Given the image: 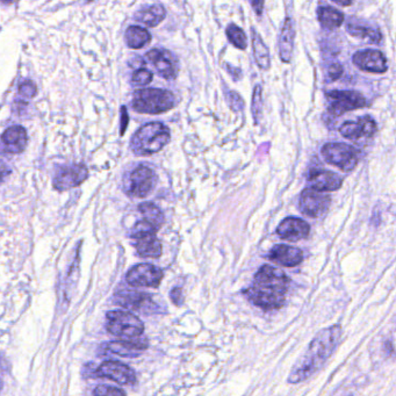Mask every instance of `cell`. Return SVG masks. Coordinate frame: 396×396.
Instances as JSON below:
<instances>
[{
    "label": "cell",
    "mask_w": 396,
    "mask_h": 396,
    "mask_svg": "<svg viewBox=\"0 0 396 396\" xmlns=\"http://www.w3.org/2000/svg\"><path fill=\"white\" fill-rule=\"evenodd\" d=\"M342 338V327L338 324L321 330L309 344L306 354L294 364L288 382L299 384L317 373L335 352Z\"/></svg>",
    "instance_id": "obj_1"
},
{
    "label": "cell",
    "mask_w": 396,
    "mask_h": 396,
    "mask_svg": "<svg viewBox=\"0 0 396 396\" xmlns=\"http://www.w3.org/2000/svg\"><path fill=\"white\" fill-rule=\"evenodd\" d=\"M290 280L277 267L264 265L256 273L255 279L245 295L249 300L264 310H275L285 305Z\"/></svg>",
    "instance_id": "obj_2"
},
{
    "label": "cell",
    "mask_w": 396,
    "mask_h": 396,
    "mask_svg": "<svg viewBox=\"0 0 396 396\" xmlns=\"http://www.w3.org/2000/svg\"><path fill=\"white\" fill-rule=\"evenodd\" d=\"M170 138L171 134L168 127L160 122H151L134 134L130 148L138 156H149L160 151L170 142Z\"/></svg>",
    "instance_id": "obj_3"
},
{
    "label": "cell",
    "mask_w": 396,
    "mask_h": 396,
    "mask_svg": "<svg viewBox=\"0 0 396 396\" xmlns=\"http://www.w3.org/2000/svg\"><path fill=\"white\" fill-rule=\"evenodd\" d=\"M175 95L168 90L142 88L134 92L133 108L138 113L160 114L175 107Z\"/></svg>",
    "instance_id": "obj_4"
},
{
    "label": "cell",
    "mask_w": 396,
    "mask_h": 396,
    "mask_svg": "<svg viewBox=\"0 0 396 396\" xmlns=\"http://www.w3.org/2000/svg\"><path fill=\"white\" fill-rule=\"evenodd\" d=\"M107 330L113 336L123 341L141 337L145 324L133 312L125 310H112L107 312Z\"/></svg>",
    "instance_id": "obj_5"
},
{
    "label": "cell",
    "mask_w": 396,
    "mask_h": 396,
    "mask_svg": "<svg viewBox=\"0 0 396 396\" xmlns=\"http://www.w3.org/2000/svg\"><path fill=\"white\" fill-rule=\"evenodd\" d=\"M321 153L327 164H332L344 172L352 171L359 162L358 150L347 143H327L323 145Z\"/></svg>",
    "instance_id": "obj_6"
},
{
    "label": "cell",
    "mask_w": 396,
    "mask_h": 396,
    "mask_svg": "<svg viewBox=\"0 0 396 396\" xmlns=\"http://www.w3.org/2000/svg\"><path fill=\"white\" fill-rule=\"evenodd\" d=\"M325 97L329 103L327 112L335 116H341L354 110H360L369 105L365 97L356 91H329Z\"/></svg>",
    "instance_id": "obj_7"
},
{
    "label": "cell",
    "mask_w": 396,
    "mask_h": 396,
    "mask_svg": "<svg viewBox=\"0 0 396 396\" xmlns=\"http://www.w3.org/2000/svg\"><path fill=\"white\" fill-rule=\"evenodd\" d=\"M156 184L157 175L153 170L148 166H138L127 178L125 190L135 198H145L153 192Z\"/></svg>",
    "instance_id": "obj_8"
},
{
    "label": "cell",
    "mask_w": 396,
    "mask_h": 396,
    "mask_svg": "<svg viewBox=\"0 0 396 396\" xmlns=\"http://www.w3.org/2000/svg\"><path fill=\"white\" fill-rule=\"evenodd\" d=\"M330 206L332 198L329 195H323L312 188L304 190L299 200V208L301 210V213L314 219L325 215Z\"/></svg>",
    "instance_id": "obj_9"
},
{
    "label": "cell",
    "mask_w": 396,
    "mask_h": 396,
    "mask_svg": "<svg viewBox=\"0 0 396 396\" xmlns=\"http://www.w3.org/2000/svg\"><path fill=\"white\" fill-rule=\"evenodd\" d=\"M163 271L151 264H138L130 269L126 280L133 287H158L163 280Z\"/></svg>",
    "instance_id": "obj_10"
},
{
    "label": "cell",
    "mask_w": 396,
    "mask_h": 396,
    "mask_svg": "<svg viewBox=\"0 0 396 396\" xmlns=\"http://www.w3.org/2000/svg\"><path fill=\"white\" fill-rule=\"evenodd\" d=\"M145 60L153 64L156 73L165 79H173L177 77L180 65L175 53L166 49L150 50L145 55Z\"/></svg>",
    "instance_id": "obj_11"
},
{
    "label": "cell",
    "mask_w": 396,
    "mask_h": 396,
    "mask_svg": "<svg viewBox=\"0 0 396 396\" xmlns=\"http://www.w3.org/2000/svg\"><path fill=\"white\" fill-rule=\"evenodd\" d=\"M88 175V168L82 164L61 166L53 178V186L58 190H69L85 182Z\"/></svg>",
    "instance_id": "obj_12"
},
{
    "label": "cell",
    "mask_w": 396,
    "mask_h": 396,
    "mask_svg": "<svg viewBox=\"0 0 396 396\" xmlns=\"http://www.w3.org/2000/svg\"><path fill=\"white\" fill-rule=\"evenodd\" d=\"M97 375L114 381L119 385L132 386L136 382V374L134 370L129 366L114 360L103 362L97 370Z\"/></svg>",
    "instance_id": "obj_13"
},
{
    "label": "cell",
    "mask_w": 396,
    "mask_h": 396,
    "mask_svg": "<svg viewBox=\"0 0 396 396\" xmlns=\"http://www.w3.org/2000/svg\"><path fill=\"white\" fill-rule=\"evenodd\" d=\"M378 126L373 119L365 115L359 118L357 121H347L343 123L339 132L344 138L351 141H359L362 138H370L377 133Z\"/></svg>",
    "instance_id": "obj_14"
},
{
    "label": "cell",
    "mask_w": 396,
    "mask_h": 396,
    "mask_svg": "<svg viewBox=\"0 0 396 396\" xmlns=\"http://www.w3.org/2000/svg\"><path fill=\"white\" fill-rule=\"evenodd\" d=\"M354 65L366 73H385L388 69L387 60L384 53L375 49L357 51L354 55Z\"/></svg>",
    "instance_id": "obj_15"
},
{
    "label": "cell",
    "mask_w": 396,
    "mask_h": 396,
    "mask_svg": "<svg viewBox=\"0 0 396 396\" xmlns=\"http://www.w3.org/2000/svg\"><path fill=\"white\" fill-rule=\"evenodd\" d=\"M309 232L310 227L308 223L299 217L294 216L286 217L277 228V235L282 240L290 242L304 240L308 236Z\"/></svg>",
    "instance_id": "obj_16"
},
{
    "label": "cell",
    "mask_w": 396,
    "mask_h": 396,
    "mask_svg": "<svg viewBox=\"0 0 396 396\" xmlns=\"http://www.w3.org/2000/svg\"><path fill=\"white\" fill-rule=\"evenodd\" d=\"M308 183L312 190L317 192H334L342 187L343 180L337 173L327 170H312L309 173Z\"/></svg>",
    "instance_id": "obj_17"
},
{
    "label": "cell",
    "mask_w": 396,
    "mask_h": 396,
    "mask_svg": "<svg viewBox=\"0 0 396 396\" xmlns=\"http://www.w3.org/2000/svg\"><path fill=\"white\" fill-rule=\"evenodd\" d=\"M148 347V341L145 337L132 339V341H120L110 342L103 345V350L110 354H118L121 357L135 358L141 354L142 351Z\"/></svg>",
    "instance_id": "obj_18"
},
{
    "label": "cell",
    "mask_w": 396,
    "mask_h": 396,
    "mask_svg": "<svg viewBox=\"0 0 396 396\" xmlns=\"http://www.w3.org/2000/svg\"><path fill=\"white\" fill-rule=\"evenodd\" d=\"M269 259L271 262L279 264L282 267H294L302 263L304 253L300 249L285 245V244H278L271 249Z\"/></svg>",
    "instance_id": "obj_19"
},
{
    "label": "cell",
    "mask_w": 396,
    "mask_h": 396,
    "mask_svg": "<svg viewBox=\"0 0 396 396\" xmlns=\"http://www.w3.org/2000/svg\"><path fill=\"white\" fill-rule=\"evenodd\" d=\"M115 305L121 306L132 310H145L153 306V299L148 294L135 290H122L115 294Z\"/></svg>",
    "instance_id": "obj_20"
},
{
    "label": "cell",
    "mask_w": 396,
    "mask_h": 396,
    "mask_svg": "<svg viewBox=\"0 0 396 396\" xmlns=\"http://www.w3.org/2000/svg\"><path fill=\"white\" fill-rule=\"evenodd\" d=\"M135 240V248L138 255L145 258H160L163 252L162 244L157 238L156 234H132Z\"/></svg>",
    "instance_id": "obj_21"
},
{
    "label": "cell",
    "mask_w": 396,
    "mask_h": 396,
    "mask_svg": "<svg viewBox=\"0 0 396 396\" xmlns=\"http://www.w3.org/2000/svg\"><path fill=\"white\" fill-rule=\"evenodd\" d=\"M1 142L4 145V149L8 153H20L26 149L27 132L25 128L20 126H13L5 130V133L1 136Z\"/></svg>",
    "instance_id": "obj_22"
},
{
    "label": "cell",
    "mask_w": 396,
    "mask_h": 396,
    "mask_svg": "<svg viewBox=\"0 0 396 396\" xmlns=\"http://www.w3.org/2000/svg\"><path fill=\"white\" fill-rule=\"evenodd\" d=\"M294 40H295V25L293 20L287 18L282 27L279 38V55L284 63H290L293 56Z\"/></svg>",
    "instance_id": "obj_23"
},
{
    "label": "cell",
    "mask_w": 396,
    "mask_h": 396,
    "mask_svg": "<svg viewBox=\"0 0 396 396\" xmlns=\"http://www.w3.org/2000/svg\"><path fill=\"white\" fill-rule=\"evenodd\" d=\"M251 35L252 49H253V53H255L257 65L262 70L270 69V50L267 48V45L264 43L263 38H260V35L256 32L255 28H252Z\"/></svg>",
    "instance_id": "obj_24"
},
{
    "label": "cell",
    "mask_w": 396,
    "mask_h": 396,
    "mask_svg": "<svg viewBox=\"0 0 396 396\" xmlns=\"http://www.w3.org/2000/svg\"><path fill=\"white\" fill-rule=\"evenodd\" d=\"M317 18H319L321 26L327 31H335L344 23V14L342 12L337 11L335 8H327V6L317 10Z\"/></svg>",
    "instance_id": "obj_25"
},
{
    "label": "cell",
    "mask_w": 396,
    "mask_h": 396,
    "mask_svg": "<svg viewBox=\"0 0 396 396\" xmlns=\"http://www.w3.org/2000/svg\"><path fill=\"white\" fill-rule=\"evenodd\" d=\"M166 16V11L160 5H153L150 8H143L135 14V20L145 23V26L156 27L160 25Z\"/></svg>",
    "instance_id": "obj_26"
},
{
    "label": "cell",
    "mask_w": 396,
    "mask_h": 396,
    "mask_svg": "<svg viewBox=\"0 0 396 396\" xmlns=\"http://www.w3.org/2000/svg\"><path fill=\"white\" fill-rule=\"evenodd\" d=\"M347 31L349 34L354 38H362L366 42L372 45H379L382 40V34L378 28H371V27L360 26L356 23H349L347 26Z\"/></svg>",
    "instance_id": "obj_27"
},
{
    "label": "cell",
    "mask_w": 396,
    "mask_h": 396,
    "mask_svg": "<svg viewBox=\"0 0 396 396\" xmlns=\"http://www.w3.org/2000/svg\"><path fill=\"white\" fill-rule=\"evenodd\" d=\"M151 41V35L145 28L141 27H129L126 32V42L129 48L141 49Z\"/></svg>",
    "instance_id": "obj_28"
},
{
    "label": "cell",
    "mask_w": 396,
    "mask_h": 396,
    "mask_svg": "<svg viewBox=\"0 0 396 396\" xmlns=\"http://www.w3.org/2000/svg\"><path fill=\"white\" fill-rule=\"evenodd\" d=\"M138 210L143 215V220L153 225L155 228L160 229L164 223V215L158 207L155 206L151 202H145L138 207Z\"/></svg>",
    "instance_id": "obj_29"
},
{
    "label": "cell",
    "mask_w": 396,
    "mask_h": 396,
    "mask_svg": "<svg viewBox=\"0 0 396 396\" xmlns=\"http://www.w3.org/2000/svg\"><path fill=\"white\" fill-rule=\"evenodd\" d=\"M227 36H228L229 41L232 45L238 48V49L244 50L248 47V38L244 33L243 29L236 25H229L227 28Z\"/></svg>",
    "instance_id": "obj_30"
},
{
    "label": "cell",
    "mask_w": 396,
    "mask_h": 396,
    "mask_svg": "<svg viewBox=\"0 0 396 396\" xmlns=\"http://www.w3.org/2000/svg\"><path fill=\"white\" fill-rule=\"evenodd\" d=\"M262 93H263L262 86L257 85L255 90H253L251 103L252 116H253L256 125L258 123L260 116H262V113H263V95Z\"/></svg>",
    "instance_id": "obj_31"
},
{
    "label": "cell",
    "mask_w": 396,
    "mask_h": 396,
    "mask_svg": "<svg viewBox=\"0 0 396 396\" xmlns=\"http://www.w3.org/2000/svg\"><path fill=\"white\" fill-rule=\"evenodd\" d=\"M153 78V75L151 71L147 69H138L136 73H134L133 83L134 85H138V86H145L149 83H151Z\"/></svg>",
    "instance_id": "obj_32"
},
{
    "label": "cell",
    "mask_w": 396,
    "mask_h": 396,
    "mask_svg": "<svg viewBox=\"0 0 396 396\" xmlns=\"http://www.w3.org/2000/svg\"><path fill=\"white\" fill-rule=\"evenodd\" d=\"M93 396H126V393L118 387L101 385L95 389Z\"/></svg>",
    "instance_id": "obj_33"
},
{
    "label": "cell",
    "mask_w": 396,
    "mask_h": 396,
    "mask_svg": "<svg viewBox=\"0 0 396 396\" xmlns=\"http://www.w3.org/2000/svg\"><path fill=\"white\" fill-rule=\"evenodd\" d=\"M20 95L26 98H33L36 95V86L32 82H25L19 86Z\"/></svg>",
    "instance_id": "obj_34"
},
{
    "label": "cell",
    "mask_w": 396,
    "mask_h": 396,
    "mask_svg": "<svg viewBox=\"0 0 396 396\" xmlns=\"http://www.w3.org/2000/svg\"><path fill=\"white\" fill-rule=\"evenodd\" d=\"M342 73H343V66L339 63H332L327 70V76L332 80L338 79L339 77L342 76Z\"/></svg>",
    "instance_id": "obj_35"
},
{
    "label": "cell",
    "mask_w": 396,
    "mask_h": 396,
    "mask_svg": "<svg viewBox=\"0 0 396 396\" xmlns=\"http://www.w3.org/2000/svg\"><path fill=\"white\" fill-rule=\"evenodd\" d=\"M170 297H171L172 301L175 302V305H180L183 302V290H182V288L172 290Z\"/></svg>",
    "instance_id": "obj_36"
},
{
    "label": "cell",
    "mask_w": 396,
    "mask_h": 396,
    "mask_svg": "<svg viewBox=\"0 0 396 396\" xmlns=\"http://www.w3.org/2000/svg\"><path fill=\"white\" fill-rule=\"evenodd\" d=\"M252 8L255 10L256 14L260 16L263 12L264 1H251Z\"/></svg>",
    "instance_id": "obj_37"
},
{
    "label": "cell",
    "mask_w": 396,
    "mask_h": 396,
    "mask_svg": "<svg viewBox=\"0 0 396 396\" xmlns=\"http://www.w3.org/2000/svg\"><path fill=\"white\" fill-rule=\"evenodd\" d=\"M122 116H123V120H122L123 125L121 126V135L125 133L127 125H128V115H127L126 108H125V107L122 108Z\"/></svg>",
    "instance_id": "obj_38"
},
{
    "label": "cell",
    "mask_w": 396,
    "mask_h": 396,
    "mask_svg": "<svg viewBox=\"0 0 396 396\" xmlns=\"http://www.w3.org/2000/svg\"><path fill=\"white\" fill-rule=\"evenodd\" d=\"M334 3L339 5V6H350V5L352 4L351 1H345V3H344V1H334Z\"/></svg>",
    "instance_id": "obj_39"
},
{
    "label": "cell",
    "mask_w": 396,
    "mask_h": 396,
    "mask_svg": "<svg viewBox=\"0 0 396 396\" xmlns=\"http://www.w3.org/2000/svg\"><path fill=\"white\" fill-rule=\"evenodd\" d=\"M0 388H1V381H0Z\"/></svg>",
    "instance_id": "obj_40"
}]
</instances>
